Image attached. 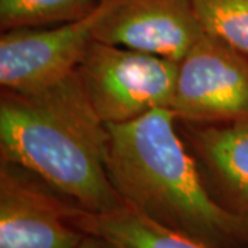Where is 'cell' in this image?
I'll return each instance as SVG.
<instances>
[{"label":"cell","instance_id":"1","mask_svg":"<svg viewBox=\"0 0 248 248\" xmlns=\"http://www.w3.org/2000/svg\"><path fill=\"white\" fill-rule=\"evenodd\" d=\"M107 142L76 71L42 89H1L0 160L35 171L90 213L125 205L108 177Z\"/></svg>","mask_w":248,"mask_h":248},{"label":"cell","instance_id":"11","mask_svg":"<svg viewBox=\"0 0 248 248\" xmlns=\"http://www.w3.org/2000/svg\"><path fill=\"white\" fill-rule=\"evenodd\" d=\"M204 32L248 55V0H192Z\"/></svg>","mask_w":248,"mask_h":248},{"label":"cell","instance_id":"10","mask_svg":"<svg viewBox=\"0 0 248 248\" xmlns=\"http://www.w3.org/2000/svg\"><path fill=\"white\" fill-rule=\"evenodd\" d=\"M101 0H0L1 32L75 22L97 9Z\"/></svg>","mask_w":248,"mask_h":248},{"label":"cell","instance_id":"3","mask_svg":"<svg viewBox=\"0 0 248 248\" xmlns=\"http://www.w3.org/2000/svg\"><path fill=\"white\" fill-rule=\"evenodd\" d=\"M179 62L94 40L78 75L95 113L107 124H123L171 107Z\"/></svg>","mask_w":248,"mask_h":248},{"label":"cell","instance_id":"12","mask_svg":"<svg viewBox=\"0 0 248 248\" xmlns=\"http://www.w3.org/2000/svg\"><path fill=\"white\" fill-rule=\"evenodd\" d=\"M76 248H117L109 240L97 234H87Z\"/></svg>","mask_w":248,"mask_h":248},{"label":"cell","instance_id":"2","mask_svg":"<svg viewBox=\"0 0 248 248\" xmlns=\"http://www.w3.org/2000/svg\"><path fill=\"white\" fill-rule=\"evenodd\" d=\"M108 177L123 202L169 231L213 248H248V228L205 192L167 109L108 125Z\"/></svg>","mask_w":248,"mask_h":248},{"label":"cell","instance_id":"5","mask_svg":"<svg viewBox=\"0 0 248 248\" xmlns=\"http://www.w3.org/2000/svg\"><path fill=\"white\" fill-rule=\"evenodd\" d=\"M81 205L35 171L0 160V248H76Z\"/></svg>","mask_w":248,"mask_h":248},{"label":"cell","instance_id":"4","mask_svg":"<svg viewBox=\"0 0 248 248\" xmlns=\"http://www.w3.org/2000/svg\"><path fill=\"white\" fill-rule=\"evenodd\" d=\"M170 109L178 120L248 125V55L204 33L179 62Z\"/></svg>","mask_w":248,"mask_h":248},{"label":"cell","instance_id":"8","mask_svg":"<svg viewBox=\"0 0 248 248\" xmlns=\"http://www.w3.org/2000/svg\"><path fill=\"white\" fill-rule=\"evenodd\" d=\"M205 192L225 213L248 228V125L178 120Z\"/></svg>","mask_w":248,"mask_h":248},{"label":"cell","instance_id":"9","mask_svg":"<svg viewBox=\"0 0 248 248\" xmlns=\"http://www.w3.org/2000/svg\"><path fill=\"white\" fill-rule=\"evenodd\" d=\"M75 223L84 233L101 236L117 248H213L160 226L127 204L104 214L80 207Z\"/></svg>","mask_w":248,"mask_h":248},{"label":"cell","instance_id":"6","mask_svg":"<svg viewBox=\"0 0 248 248\" xmlns=\"http://www.w3.org/2000/svg\"><path fill=\"white\" fill-rule=\"evenodd\" d=\"M99 11L101 3L89 17L75 22L1 32V89H42L76 71L89 46L94 42Z\"/></svg>","mask_w":248,"mask_h":248},{"label":"cell","instance_id":"7","mask_svg":"<svg viewBox=\"0 0 248 248\" xmlns=\"http://www.w3.org/2000/svg\"><path fill=\"white\" fill-rule=\"evenodd\" d=\"M204 33L192 0H101L94 40L181 62Z\"/></svg>","mask_w":248,"mask_h":248}]
</instances>
